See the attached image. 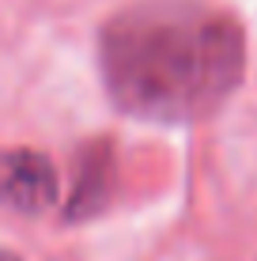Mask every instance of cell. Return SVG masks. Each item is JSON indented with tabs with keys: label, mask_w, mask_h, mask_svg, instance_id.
<instances>
[{
	"label": "cell",
	"mask_w": 257,
	"mask_h": 261,
	"mask_svg": "<svg viewBox=\"0 0 257 261\" xmlns=\"http://www.w3.org/2000/svg\"><path fill=\"white\" fill-rule=\"evenodd\" d=\"M99 68L121 114L159 125L205 121L246 80V31L205 0H136L99 34Z\"/></svg>",
	"instance_id": "obj_1"
},
{
	"label": "cell",
	"mask_w": 257,
	"mask_h": 261,
	"mask_svg": "<svg viewBox=\"0 0 257 261\" xmlns=\"http://www.w3.org/2000/svg\"><path fill=\"white\" fill-rule=\"evenodd\" d=\"M61 178L49 155L34 148H8L0 151V208L19 216H42L57 204Z\"/></svg>",
	"instance_id": "obj_2"
},
{
	"label": "cell",
	"mask_w": 257,
	"mask_h": 261,
	"mask_svg": "<svg viewBox=\"0 0 257 261\" xmlns=\"http://www.w3.org/2000/svg\"><path fill=\"white\" fill-rule=\"evenodd\" d=\"M118 186V163H113L110 140H87L72 163V193L65 204V220H91L113 197Z\"/></svg>",
	"instance_id": "obj_3"
},
{
	"label": "cell",
	"mask_w": 257,
	"mask_h": 261,
	"mask_svg": "<svg viewBox=\"0 0 257 261\" xmlns=\"http://www.w3.org/2000/svg\"><path fill=\"white\" fill-rule=\"evenodd\" d=\"M0 261H23L19 254H12V250H0Z\"/></svg>",
	"instance_id": "obj_4"
}]
</instances>
